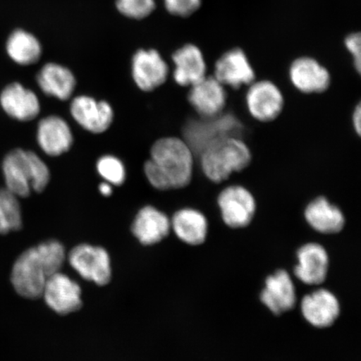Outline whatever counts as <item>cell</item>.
I'll use <instances>...</instances> for the list:
<instances>
[{
  "mask_svg": "<svg viewBox=\"0 0 361 361\" xmlns=\"http://www.w3.org/2000/svg\"><path fill=\"white\" fill-rule=\"evenodd\" d=\"M297 258L299 264L295 269V274L300 281L310 286H318L326 281L329 257L322 245L314 243H307L298 251Z\"/></svg>",
  "mask_w": 361,
  "mask_h": 361,
  "instance_id": "cell-19",
  "label": "cell"
},
{
  "mask_svg": "<svg viewBox=\"0 0 361 361\" xmlns=\"http://www.w3.org/2000/svg\"><path fill=\"white\" fill-rule=\"evenodd\" d=\"M195 164L196 157L183 139L168 137L153 144L144 173L157 190H178L192 182Z\"/></svg>",
  "mask_w": 361,
  "mask_h": 361,
  "instance_id": "cell-1",
  "label": "cell"
},
{
  "mask_svg": "<svg viewBox=\"0 0 361 361\" xmlns=\"http://www.w3.org/2000/svg\"><path fill=\"white\" fill-rule=\"evenodd\" d=\"M261 301L274 314H281L295 307V288L286 271L279 270L266 279L264 290L261 293Z\"/></svg>",
  "mask_w": 361,
  "mask_h": 361,
  "instance_id": "cell-21",
  "label": "cell"
},
{
  "mask_svg": "<svg viewBox=\"0 0 361 361\" xmlns=\"http://www.w3.org/2000/svg\"><path fill=\"white\" fill-rule=\"evenodd\" d=\"M350 124L354 133L361 137V102L356 104L350 115Z\"/></svg>",
  "mask_w": 361,
  "mask_h": 361,
  "instance_id": "cell-31",
  "label": "cell"
},
{
  "mask_svg": "<svg viewBox=\"0 0 361 361\" xmlns=\"http://www.w3.org/2000/svg\"><path fill=\"white\" fill-rule=\"evenodd\" d=\"M173 78L179 87L189 88L207 75L204 56L196 45L188 44L173 53Z\"/></svg>",
  "mask_w": 361,
  "mask_h": 361,
  "instance_id": "cell-18",
  "label": "cell"
},
{
  "mask_svg": "<svg viewBox=\"0 0 361 361\" xmlns=\"http://www.w3.org/2000/svg\"><path fill=\"white\" fill-rule=\"evenodd\" d=\"M345 44L353 59V66L356 73L361 74V37L360 33L347 36Z\"/></svg>",
  "mask_w": 361,
  "mask_h": 361,
  "instance_id": "cell-30",
  "label": "cell"
},
{
  "mask_svg": "<svg viewBox=\"0 0 361 361\" xmlns=\"http://www.w3.org/2000/svg\"><path fill=\"white\" fill-rule=\"evenodd\" d=\"M245 104L252 120L259 123H271L281 116L286 106V97L274 81L256 80L246 88Z\"/></svg>",
  "mask_w": 361,
  "mask_h": 361,
  "instance_id": "cell-7",
  "label": "cell"
},
{
  "mask_svg": "<svg viewBox=\"0 0 361 361\" xmlns=\"http://www.w3.org/2000/svg\"><path fill=\"white\" fill-rule=\"evenodd\" d=\"M36 137L42 150L51 157L64 154L74 142L70 126L57 116H49L39 121Z\"/></svg>",
  "mask_w": 361,
  "mask_h": 361,
  "instance_id": "cell-17",
  "label": "cell"
},
{
  "mask_svg": "<svg viewBox=\"0 0 361 361\" xmlns=\"http://www.w3.org/2000/svg\"><path fill=\"white\" fill-rule=\"evenodd\" d=\"M164 4L171 15L188 17L200 8L202 0H164Z\"/></svg>",
  "mask_w": 361,
  "mask_h": 361,
  "instance_id": "cell-29",
  "label": "cell"
},
{
  "mask_svg": "<svg viewBox=\"0 0 361 361\" xmlns=\"http://www.w3.org/2000/svg\"><path fill=\"white\" fill-rule=\"evenodd\" d=\"M216 203L223 222L234 229L247 227L258 209L254 193L239 183L224 185L216 195Z\"/></svg>",
  "mask_w": 361,
  "mask_h": 361,
  "instance_id": "cell-6",
  "label": "cell"
},
{
  "mask_svg": "<svg viewBox=\"0 0 361 361\" xmlns=\"http://www.w3.org/2000/svg\"><path fill=\"white\" fill-rule=\"evenodd\" d=\"M4 188L17 197L26 198L31 192L42 193L51 180L48 166L35 152L16 148L1 162Z\"/></svg>",
  "mask_w": 361,
  "mask_h": 361,
  "instance_id": "cell-4",
  "label": "cell"
},
{
  "mask_svg": "<svg viewBox=\"0 0 361 361\" xmlns=\"http://www.w3.org/2000/svg\"><path fill=\"white\" fill-rule=\"evenodd\" d=\"M117 10L121 15L134 20L145 19L155 10V0H117Z\"/></svg>",
  "mask_w": 361,
  "mask_h": 361,
  "instance_id": "cell-28",
  "label": "cell"
},
{
  "mask_svg": "<svg viewBox=\"0 0 361 361\" xmlns=\"http://www.w3.org/2000/svg\"><path fill=\"white\" fill-rule=\"evenodd\" d=\"M301 310L313 326L327 328L335 323L340 314V304L331 292L319 290L304 298Z\"/></svg>",
  "mask_w": 361,
  "mask_h": 361,
  "instance_id": "cell-22",
  "label": "cell"
},
{
  "mask_svg": "<svg viewBox=\"0 0 361 361\" xmlns=\"http://www.w3.org/2000/svg\"><path fill=\"white\" fill-rule=\"evenodd\" d=\"M304 216L307 224L319 233H338L345 225L342 210L324 195L315 197L307 203Z\"/></svg>",
  "mask_w": 361,
  "mask_h": 361,
  "instance_id": "cell-16",
  "label": "cell"
},
{
  "mask_svg": "<svg viewBox=\"0 0 361 361\" xmlns=\"http://www.w3.org/2000/svg\"><path fill=\"white\" fill-rule=\"evenodd\" d=\"M0 107L13 120L27 123L40 112L39 98L20 82H12L0 92Z\"/></svg>",
  "mask_w": 361,
  "mask_h": 361,
  "instance_id": "cell-15",
  "label": "cell"
},
{
  "mask_svg": "<svg viewBox=\"0 0 361 361\" xmlns=\"http://www.w3.org/2000/svg\"><path fill=\"white\" fill-rule=\"evenodd\" d=\"M6 52L17 65L28 66L39 61L42 55V47L34 35L19 29L8 36Z\"/></svg>",
  "mask_w": 361,
  "mask_h": 361,
  "instance_id": "cell-25",
  "label": "cell"
},
{
  "mask_svg": "<svg viewBox=\"0 0 361 361\" xmlns=\"http://www.w3.org/2000/svg\"><path fill=\"white\" fill-rule=\"evenodd\" d=\"M37 83L47 96L67 101L74 92L76 80L68 68L56 63H48L39 71Z\"/></svg>",
  "mask_w": 361,
  "mask_h": 361,
  "instance_id": "cell-24",
  "label": "cell"
},
{
  "mask_svg": "<svg viewBox=\"0 0 361 361\" xmlns=\"http://www.w3.org/2000/svg\"><path fill=\"white\" fill-rule=\"evenodd\" d=\"M132 70L135 85L146 92L160 87L169 75L168 64L156 49H139L133 56Z\"/></svg>",
  "mask_w": 361,
  "mask_h": 361,
  "instance_id": "cell-14",
  "label": "cell"
},
{
  "mask_svg": "<svg viewBox=\"0 0 361 361\" xmlns=\"http://www.w3.org/2000/svg\"><path fill=\"white\" fill-rule=\"evenodd\" d=\"M42 297L49 308L61 315L75 312L82 306L79 284L61 271L48 279Z\"/></svg>",
  "mask_w": 361,
  "mask_h": 361,
  "instance_id": "cell-12",
  "label": "cell"
},
{
  "mask_svg": "<svg viewBox=\"0 0 361 361\" xmlns=\"http://www.w3.org/2000/svg\"><path fill=\"white\" fill-rule=\"evenodd\" d=\"M99 191H100L103 196L110 197L113 192L112 185L108 183H102L99 186Z\"/></svg>",
  "mask_w": 361,
  "mask_h": 361,
  "instance_id": "cell-32",
  "label": "cell"
},
{
  "mask_svg": "<svg viewBox=\"0 0 361 361\" xmlns=\"http://www.w3.org/2000/svg\"><path fill=\"white\" fill-rule=\"evenodd\" d=\"M171 228L180 241L189 245H200L209 233V221L201 211L185 207L176 212L171 220Z\"/></svg>",
  "mask_w": 361,
  "mask_h": 361,
  "instance_id": "cell-23",
  "label": "cell"
},
{
  "mask_svg": "<svg viewBox=\"0 0 361 361\" xmlns=\"http://www.w3.org/2000/svg\"><path fill=\"white\" fill-rule=\"evenodd\" d=\"M20 198L6 188H0V234L6 235L23 227Z\"/></svg>",
  "mask_w": 361,
  "mask_h": 361,
  "instance_id": "cell-26",
  "label": "cell"
},
{
  "mask_svg": "<svg viewBox=\"0 0 361 361\" xmlns=\"http://www.w3.org/2000/svg\"><path fill=\"white\" fill-rule=\"evenodd\" d=\"M71 114L81 128L94 134L105 133L114 120V111L109 103L97 102L87 96L73 99Z\"/></svg>",
  "mask_w": 361,
  "mask_h": 361,
  "instance_id": "cell-13",
  "label": "cell"
},
{
  "mask_svg": "<svg viewBox=\"0 0 361 361\" xmlns=\"http://www.w3.org/2000/svg\"><path fill=\"white\" fill-rule=\"evenodd\" d=\"M68 260L72 268L85 281L106 286L111 279V259L105 248L80 245L69 252Z\"/></svg>",
  "mask_w": 361,
  "mask_h": 361,
  "instance_id": "cell-8",
  "label": "cell"
},
{
  "mask_svg": "<svg viewBox=\"0 0 361 361\" xmlns=\"http://www.w3.org/2000/svg\"><path fill=\"white\" fill-rule=\"evenodd\" d=\"M288 80L298 92L320 94L326 92L332 85L331 72L314 58L295 59L288 68Z\"/></svg>",
  "mask_w": 361,
  "mask_h": 361,
  "instance_id": "cell-11",
  "label": "cell"
},
{
  "mask_svg": "<svg viewBox=\"0 0 361 361\" xmlns=\"http://www.w3.org/2000/svg\"><path fill=\"white\" fill-rule=\"evenodd\" d=\"M66 258L65 247L56 240L40 243L22 252L11 271V281L16 292L28 300L42 297L45 283L60 272Z\"/></svg>",
  "mask_w": 361,
  "mask_h": 361,
  "instance_id": "cell-2",
  "label": "cell"
},
{
  "mask_svg": "<svg viewBox=\"0 0 361 361\" xmlns=\"http://www.w3.org/2000/svg\"><path fill=\"white\" fill-rule=\"evenodd\" d=\"M171 220L154 207L146 206L138 212L132 226L133 235L143 245H156L169 236Z\"/></svg>",
  "mask_w": 361,
  "mask_h": 361,
  "instance_id": "cell-20",
  "label": "cell"
},
{
  "mask_svg": "<svg viewBox=\"0 0 361 361\" xmlns=\"http://www.w3.org/2000/svg\"><path fill=\"white\" fill-rule=\"evenodd\" d=\"M98 173L112 186H121L125 183L126 171L125 166L118 158L106 155L98 160L97 164Z\"/></svg>",
  "mask_w": 361,
  "mask_h": 361,
  "instance_id": "cell-27",
  "label": "cell"
},
{
  "mask_svg": "<svg viewBox=\"0 0 361 361\" xmlns=\"http://www.w3.org/2000/svg\"><path fill=\"white\" fill-rule=\"evenodd\" d=\"M187 100L196 115L211 118L227 109L228 90L213 75L189 87Z\"/></svg>",
  "mask_w": 361,
  "mask_h": 361,
  "instance_id": "cell-10",
  "label": "cell"
},
{
  "mask_svg": "<svg viewBox=\"0 0 361 361\" xmlns=\"http://www.w3.org/2000/svg\"><path fill=\"white\" fill-rule=\"evenodd\" d=\"M196 160L203 177L212 183L224 186L233 176L250 166L252 153L245 140L230 137L209 144Z\"/></svg>",
  "mask_w": 361,
  "mask_h": 361,
  "instance_id": "cell-3",
  "label": "cell"
},
{
  "mask_svg": "<svg viewBox=\"0 0 361 361\" xmlns=\"http://www.w3.org/2000/svg\"><path fill=\"white\" fill-rule=\"evenodd\" d=\"M248 126L235 110L226 109L222 114L202 118L191 117L182 128V138L197 157L212 142L225 137H238L247 142Z\"/></svg>",
  "mask_w": 361,
  "mask_h": 361,
  "instance_id": "cell-5",
  "label": "cell"
},
{
  "mask_svg": "<svg viewBox=\"0 0 361 361\" xmlns=\"http://www.w3.org/2000/svg\"><path fill=\"white\" fill-rule=\"evenodd\" d=\"M213 75L232 92H240L257 80L255 68L239 48L230 49L216 61Z\"/></svg>",
  "mask_w": 361,
  "mask_h": 361,
  "instance_id": "cell-9",
  "label": "cell"
}]
</instances>
